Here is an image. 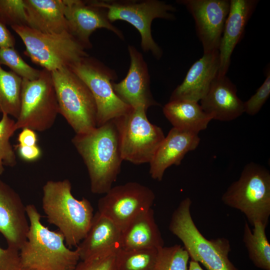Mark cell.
Here are the masks:
<instances>
[{"label": "cell", "mask_w": 270, "mask_h": 270, "mask_svg": "<svg viewBox=\"0 0 270 270\" xmlns=\"http://www.w3.org/2000/svg\"><path fill=\"white\" fill-rule=\"evenodd\" d=\"M72 142L87 168L91 192L106 194L116 180L123 160L114 120L87 133L76 134Z\"/></svg>", "instance_id": "6da1fadb"}, {"label": "cell", "mask_w": 270, "mask_h": 270, "mask_svg": "<svg viewBox=\"0 0 270 270\" xmlns=\"http://www.w3.org/2000/svg\"><path fill=\"white\" fill-rule=\"evenodd\" d=\"M68 179L47 181L42 204L48 222L58 228L68 248L76 247L86 236L94 216L90 202L76 198Z\"/></svg>", "instance_id": "7a4b0ae2"}, {"label": "cell", "mask_w": 270, "mask_h": 270, "mask_svg": "<svg viewBox=\"0 0 270 270\" xmlns=\"http://www.w3.org/2000/svg\"><path fill=\"white\" fill-rule=\"evenodd\" d=\"M26 212L30 226L19 252L21 266L37 270H74L80 260L78 250L68 247L60 232L42 224L34 204L26 205Z\"/></svg>", "instance_id": "3957f363"}, {"label": "cell", "mask_w": 270, "mask_h": 270, "mask_svg": "<svg viewBox=\"0 0 270 270\" xmlns=\"http://www.w3.org/2000/svg\"><path fill=\"white\" fill-rule=\"evenodd\" d=\"M192 200H182L172 214L168 228L184 244L191 260L208 270H238L230 260L229 240L224 238L208 240L202 234L190 214Z\"/></svg>", "instance_id": "277c9868"}, {"label": "cell", "mask_w": 270, "mask_h": 270, "mask_svg": "<svg viewBox=\"0 0 270 270\" xmlns=\"http://www.w3.org/2000/svg\"><path fill=\"white\" fill-rule=\"evenodd\" d=\"M11 28L22 40L24 54L33 63L50 72L70 68L89 56L84 47L68 31L45 34L26 26Z\"/></svg>", "instance_id": "5b68a950"}, {"label": "cell", "mask_w": 270, "mask_h": 270, "mask_svg": "<svg viewBox=\"0 0 270 270\" xmlns=\"http://www.w3.org/2000/svg\"><path fill=\"white\" fill-rule=\"evenodd\" d=\"M222 202L239 210L254 225H268L270 216V172L254 162L244 166L238 179L228 188L222 196Z\"/></svg>", "instance_id": "8992f818"}, {"label": "cell", "mask_w": 270, "mask_h": 270, "mask_svg": "<svg viewBox=\"0 0 270 270\" xmlns=\"http://www.w3.org/2000/svg\"><path fill=\"white\" fill-rule=\"evenodd\" d=\"M60 114L76 134L87 133L96 127L97 108L86 84L71 69L51 72Z\"/></svg>", "instance_id": "52a82bcc"}, {"label": "cell", "mask_w": 270, "mask_h": 270, "mask_svg": "<svg viewBox=\"0 0 270 270\" xmlns=\"http://www.w3.org/2000/svg\"><path fill=\"white\" fill-rule=\"evenodd\" d=\"M92 4L104 8L112 23L122 20L134 26L141 36V47L145 52H150L157 59L162 55V48L154 40L151 30L155 18L172 20L176 10L173 6L158 0H88Z\"/></svg>", "instance_id": "ba28073f"}, {"label": "cell", "mask_w": 270, "mask_h": 270, "mask_svg": "<svg viewBox=\"0 0 270 270\" xmlns=\"http://www.w3.org/2000/svg\"><path fill=\"white\" fill-rule=\"evenodd\" d=\"M59 114L51 72L42 69L33 80L22 79L16 130L25 128L42 132L52 128Z\"/></svg>", "instance_id": "9c48e42d"}, {"label": "cell", "mask_w": 270, "mask_h": 270, "mask_svg": "<svg viewBox=\"0 0 270 270\" xmlns=\"http://www.w3.org/2000/svg\"><path fill=\"white\" fill-rule=\"evenodd\" d=\"M146 111L132 108L114 120L122 158L134 164L150 163L165 137L162 129L148 120Z\"/></svg>", "instance_id": "30bf717a"}, {"label": "cell", "mask_w": 270, "mask_h": 270, "mask_svg": "<svg viewBox=\"0 0 270 270\" xmlns=\"http://www.w3.org/2000/svg\"><path fill=\"white\" fill-rule=\"evenodd\" d=\"M70 69L86 84L94 96L97 108L96 127L132 109L113 90L112 83L116 78L114 71L98 60L88 56Z\"/></svg>", "instance_id": "8fae6325"}, {"label": "cell", "mask_w": 270, "mask_h": 270, "mask_svg": "<svg viewBox=\"0 0 270 270\" xmlns=\"http://www.w3.org/2000/svg\"><path fill=\"white\" fill-rule=\"evenodd\" d=\"M98 200V212L122 230L138 215L152 208L156 197L150 188L135 182L112 186Z\"/></svg>", "instance_id": "7c38bea8"}, {"label": "cell", "mask_w": 270, "mask_h": 270, "mask_svg": "<svg viewBox=\"0 0 270 270\" xmlns=\"http://www.w3.org/2000/svg\"><path fill=\"white\" fill-rule=\"evenodd\" d=\"M192 16L204 54L218 50L228 16L229 0H180Z\"/></svg>", "instance_id": "4fadbf2b"}, {"label": "cell", "mask_w": 270, "mask_h": 270, "mask_svg": "<svg viewBox=\"0 0 270 270\" xmlns=\"http://www.w3.org/2000/svg\"><path fill=\"white\" fill-rule=\"evenodd\" d=\"M64 2L68 32L86 50L92 48L90 36L98 28L108 29L119 38H124L122 32L108 20L104 8L94 6L88 0H64Z\"/></svg>", "instance_id": "5bb4252c"}, {"label": "cell", "mask_w": 270, "mask_h": 270, "mask_svg": "<svg viewBox=\"0 0 270 270\" xmlns=\"http://www.w3.org/2000/svg\"><path fill=\"white\" fill-rule=\"evenodd\" d=\"M128 51L130 68L124 79L118 83L112 82L114 92L132 108L147 110L150 106L160 105L152 94L148 68L142 54L131 45L128 46Z\"/></svg>", "instance_id": "9a60e30c"}, {"label": "cell", "mask_w": 270, "mask_h": 270, "mask_svg": "<svg viewBox=\"0 0 270 270\" xmlns=\"http://www.w3.org/2000/svg\"><path fill=\"white\" fill-rule=\"evenodd\" d=\"M29 226L26 206L20 196L0 178V233L8 247L20 252L26 240Z\"/></svg>", "instance_id": "2e32d148"}, {"label": "cell", "mask_w": 270, "mask_h": 270, "mask_svg": "<svg viewBox=\"0 0 270 270\" xmlns=\"http://www.w3.org/2000/svg\"><path fill=\"white\" fill-rule=\"evenodd\" d=\"M258 2L257 0H230L218 48L220 66L218 76H226L232 53L242 38L246 26Z\"/></svg>", "instance_id": "e0dca14e"}, {"label": "cell", "mask_w": 270, "mask_h": 270, "mask_svg": "<svg viewBox=\"0 0 270 270\" xmlns=\"http://www.w3.org/2000/svg\"><path fill=\"white\" fill-rule=\"evenodd\" d=\"M198 134L172 128L149 163L150 176L161 181L168 168L172 165H180L185 155L198 146L200 139Z\"/></svg>", "instance_id": "ac0fdd59"}, {"label": "cell", "mask_w": 270, "mask_h": 270, "mask_svg": "<svg viewBox=\"0 0 270 270\" xmlns=\"http://www.w3.org/2000/svg\"><path fill=\"white\" fill-rule=\"evenodd\" d=\"M219 66L218 50L204 54L190 66L183 82L172 92L170 100H186L198 102L217 76Z\"/></svg>", "instance_id": "d6986e66"}, {"label": "cell", "mask_w": 270, "mask_h": 270, "mask_svg": "<svg viewBox=\"0 0 270 270\" xmlns=\"http://www.w3.org/2000/svg\"><path fill=\"white\" fill-rule=\"evenodd\" d=\"M200 102L212 120L231 121L244 113V102L237 95L236 86L226 76H217Z\"/></svg>", "instance_id": "ffe728a7"}, {"label": "cell", "mask_w": 270, "mask_h": 270, "mask_svg": "<svg viewBox=\"0 0 270 270\" xmlns=\"http://www.w3.org/2000/svg\"><path fill=\"white\" fill-rule=\"evenodd\" d=\"M122 230L112 220L98 211L90 228L76 247L81 260L120 249Z\"/></svg>", "instance_id": "44dd1931"}, {"label": "cell", "mask_w": 270, "mask_h": 270, "mask_svg": "<svg viewBox=\"0 0 270 270\" xmlns=\"http://www.w3.org/2000/svg\"><path fill=\"white\" fill-rule=\"evenodd\" d=\"M164 246V240L152 208L140 214L122 230V250L160 248Z\"/></svg>", "instance_id": "7402d4cb"}, {"label": "cell", "mask_w": 270, "mask_h": 270, "mask_svg": "<svg viewBox=\"0 0 270 270\" xmlns=\"http://www.w3.org/2000/svg\"><path fill=\"white\" fill-rule=\"evenodd\" d=\"M27 26L45 34L68 31L64 0H24Z\"/></svg>", "instance_id": "603a6c76"}, {"label": "cell", "mask_w": 270, "mask_h": 270, "mask_svg": "<svg viewBox=\"0 0 270 270\" xmlns=\"http://www.w3.org/2000/svg\"><path fill=\"white\" fill-rule=\"evenodd\" d=\"M162 110L173 128L198 134L206 130L212 120L198 102L189 100H170Z\"/></svg>", "instance_id": "cb8c5ba5"}, {"label": "cell", "mask_w": 270, "mask_h": 270, "mask_svg": "<svg viewBox=\"0 0 270 270\" xmlns=\"http://www.w3.org/2000/svg\"><path fill=\"white\" fill-rule=\"evenodd\" d=\"M252 232L246 222L244 227L243 242L248 257L254 264L262 270H270V244L266 238V225L256 222Z\"/></svg>", "instance_id": "d4e9b609"}, {"label": "cell", "mask_w": 270, "mask_h": 270, "mask_svg": "<svg viewBox=\"0 0 270 270\" xmlns=\"http://www.w3.org/2000/svg\"><path fill=\"white\" fill-rule=\"evenodd\" d=\"M22 78L0 64V113L15 118L18 116Z\"/></svg>", "instance_id": "484cf974"}, {"label": "cell", "mask_w": 270, "mask_h": 270, "mask_svg": "<svg viewBox=\"0 0 270 270\" xmlns=\"http://www.w3.org/2000/svg\"><path fill=\"white\" fill-rule=\"evenodd\" d=\"M159 248L120 249L116 254L118 270H155Z\"/></svg>", "instance_id": "4316f807"}, {"label": "cell", "mask_w": 270, "mask_h": 270, "mask_svg": "<svg viewBox=\"0 0 270 270\" xmlns=\"http://www.w3.org/2000/svg\"><path fill=\"white\" fill-rule=\"evenodd\" d=\"M16 131L15 121L6 114L0 119V178L4 172V166L14 167L17 164L16 156L10 139Z\"/></svg>", "instance_id": "83f0119b"}, {"label": "cell", "mask_w": 270, "mask_h": 270, "mask_svg": "<svg viewBox=\"0 0 270 270\" xmlns=\"http://www.w3.org/2000/svg\"><path fill=\"white\" fill-rule=\"evenodd\" d=\"M190 256L184 246L175 244L158 249L155 270H188Z\"/></svg>", "instance_id": "f1b7e54d"}, {"label": "cell", "mask_w": 270, "mask_h": 270, "mask_svg": "<svg viewBox=\"0 0 270 270\" xmlns=\"http://www.w3.org/2000/svg\"><path fill=\"white\" fill-rule=\"evenodd\" d=\"M0 64L8 66L22 79L33 80L38 78L40 74L41 70L27 64L14 48H0Z\"/></svg>", "instance_id": "f546056e"}, {"label": "cell", "mask_w": 270, "mask_h": 270, "mask_svg": "<svg viewBox=\"0 0 270 270\" xmlns=\"http://www.w3.org/2000/svg\"><path fill=\"white\" fill-rule=\"evenodd\" d=\"M0 20L4 24L27 26L24 0H0Z\"/></svg>", "instance_id": "4dcf8cb0"}, {"label": "cell", "mask_w": 270, "mask_h": 270, "mask_svg": "<svg viewBox=\"0 0 270 270\" xmlns=\"http://www.w3.org/2000/svg\"><path fill=\"white\" fill-rule=\"evenodd\" d=\"M118 250L81 260L78 262L74 270H118L116 254Z\"/></svg>", "instance_id": "1f68e13d"}, {"label": "cell", "mask_w": 270, "mask_h": 270, "mask_svg": "<svg viewBox=\"0 0 270 270\" xmlns=\"http://www.w3.org/2000/svg\"><path fill=\"white\" fill-rule=\"evenodd\" d=\"M270 95V72L266 74V78L253 94L248 100L244 102V112L250 116L256 114L268 98Z\"/></svg>", "instance_id": "d6a6232c"}, {"label": "cell", "mask_w": 270, "mask_h": 270, "mask_svg": "<svg viewBox=\"0 0 270 270\" xmlns=\"http://www.w3.org/2000/svg\"><path fill=\"white\" fill-rule=\"evenodd\" d=\"M19 251L0 246V270H10L20 266Z\"/></svg>", "instance_id": "836d02e7"}, {"label": "cell", "mask_w": 270, "mask_h": 270, "mask_svg": "<svg viewBox=\"0 0 270 270\" xmlns=\"http://www.w3.org/2000/svg\"><path fill=\"white\" fill-rule=\"evenodd\" d=\"M19 157L27 162H33L38 160L42 155V151L37 144L34 146H21L16 144L14 146Z\"/></svg>", "instance_id": "e575fe53"}, {"label": "cell", "mask_w": 270, "mask_h": 270, "mask_svg": "<svg viewBox=\"0 0 270 270\" xmlns=\"http://www.w3.org/2000/svg\"><path fill=\"white\" fill-rule=\"evenodd\" d=\"M17 144L21 146L37 145L38 137L36 131L28 128L22 129L17 138Z\"/></svg>", "instance_id": "d590c367"}, {"label": "cell", "mask_w": 270, "mask_h": 270, "mask_svg": "<svg viewBox=\"0 0 270 270\" xmlns=\"http://www.w3.org/2000/svg\"><path fill=\"white\" fill-rule=\"evenodd\" d=\"M16 40L6 24L0 20V48H14Z\"/></svg>", "instance_id": "8d00e7d4"}, {"label": "cell", "mask_w": 270, "mask_h": 270, "mask_svg": "<svg viewBox=\"0 0 270 270\" xmlns=\"http://www.w3.org/2000/svg\"><path fill=\"white\" fill-rule=\"evenodd\" d=\"M188 270H204L200 264L196 261L191 260L189 262Z\"/></svg>", "instance_id": "74e56055"}, {"label": "cell", "mask_w": 270, "mask_h": 270, "mask_svg": "<svg viewBox=\"0 0 270 270\" xmlns=\"http://www.w3.org/2000/svg\"><path fill=\"white\" fill-rule=\"evenodd\" d=\"M19 270H37L32 269V268H26V267H23V266H22L21 265H20V268Z\"/></svg>", "instance_id": "f35d334b"}, {"label": "cell", "mask_w": 270, "mask_h": 270, "mask_svg": "<svg viewBox=\"0 0 270 270\" xmlns=\"http://www.w3.org/2000/svg\"><path fill=\"white\" fill-rule=\"evenodd\" d=\"M20 266H19L18 267H17L16 268H13V269L10 270H19L20 268Z\"/></svg>", "instance_id": "ab89813d"}]
</instances>
